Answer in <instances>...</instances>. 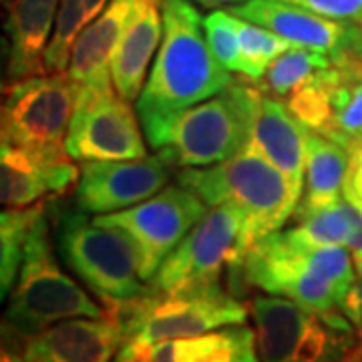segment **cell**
Listing matches in <instances>:
<instances>
[{"instance_id":"ffe728a7","label":"cell","mask_w":362,"mask_h":362,"mask_svg":"<svg viewBox=\"0 0 362 362\" xmlns=\"http://www.w3.org/2000/svg\"><path fill=\"white\" fill-rule=\"evenodd\" d=\"M151 362H259L256 330L244 324H230L206 334L156 344L125 342Z\"/></svg>"},{"instance_id":"e0dca14e","label":"cell","mask_w":362,"mask_h":362,"mask_svg":"<svg viewBox=\"0 0 362 362\" xmlns=\"http://www.w3.org/2000/svg\"><path fill=\"white\" fill-rule=\"evenodd\" d=\"M135 6L137 0H109L103 13L78 35L66 73L81 89H103L113 85L111 59Z\"/></svg>"},{"instance_id":"e575fe53","label":"cell","mask_w":362,"mask_h":362,"mask_svg":"<svg viewBox=\"0 0 362 362\" xmlns=\"http://www.w3.org/2000/svg\"><path fill=\"white\" fill-rule=\"evenodd\" d=\"M189 2H195L204 8H220V6H235V4H242L246 0H189Z\"/></svg>"},{"instance_id":"277c9868","label":"cell","mask_w":362,"mask_h":362,"mask_svg":"<svg viewBox=\"0 0 362 362\" xmlns=\"http://www.w3.org/2000/svg\"><path fill=\"white\" fill-rule=\"evenodd\" d=\"M256 90L258 87L232 83L207 101L145 131L147 143L175 168L218 165L250 145Z\"/></svg>"},{"instance_id":"ba28073f","label":"cell","mask_w":362,"mask_h":362,"mask_svg":"<svg viewBox=\"0 0 362 362\" xmlns=\"http://www.w3.org/2000/svg\"><path fill=\"white\" fill-rule=\"evenodd\" d=\"M78 85L69 73H40L11 83L2 103V139L26 149L42 168L73 157L66 135L77 107Z\"/></svg>"},{"instance_id":"7c38bea8","label":"cell","mask_w":362,"mask_h":362,"mask_svg":"<svg viewBox=\"0 0 362 362\" xmlns=\"http://www.w3.org/2000/svg\"><path fill=\"white\" fill-rule=\"evenodd\" d=\"M66 153L77 161H125L147 157L137 115L113 85L81 89L66 135Z\"/></svg>"},{"instance_id":"5b68a950","label":"cell","mask_w":362,"mask_h":362,"mask_svg":"<svg viewBox=\"0 0 362 362\" xmlns=\"http://www.w3.org/2000/svg\"><path fill=\"white\" fill-rule=\"evenodd\" d=\"M57 244L66 266L109 308L149 292L141 278V252L121 228L101 226L81 209H65L57 221Z\"/></svg>"},{"instance_id":"484cf974","label":"cell","mask_w":362,"mask_h":362,"mask_svg":"<svg viewBox=\"0 0 362 362\" xmlns=\"http://www.w3.org/2000/svg\"><path fill=\"white\" fill-rule=\"evenodd\" d=\"M45 211V204L8 209L0 216V292L6 298L18 278L21 264L25 259L26 242L35 221Z\"/></svg>"},{"instance_id":"83f0119b","label":"cell","mask_w":362,"mask_h":362,"mask_svg":"<svg viewBox=\"0 0 362 362\" xmlns=\"http://www.w3.org/2000/svg\"><path fill=\"white\" fill-rule=\"evenodd\" d=\"M235 16V14H233ZM240 47H242V75L252 81H262L268 66L288 49L296 47L284 37L272 33L264 26L247 23L235 16Z\"/></svg>"},{"instance_id":"4dcf8cb0","label":"cell","mask_w":362,"mask_h":362,"mask_svg":"<svg viewBox=\"0 0 362 362\" xmlns=\"http://www.w3.org/2000/svg\"><path fill=\"white\" fill-rule=\"evenodd\" d=\"M342 23H362V0H284Z\"/></svg>"},{"instance_id":"603a6c76","label":"cell","mask_w":362,"mask_h":362,"mask_svg":"<svg viewBox=\"0 0 362 362\" xmlns=\"http://www.w3.org/2000/svg\"><path fill=\"white\" fill-rule=\"evenodd\" d=\"M300 223L286 233L300 246H349L354 233L362 226V214L350 206L346 199H340L334 206L314 209V211H296Z\"/></svg>"},{"instance_id":"7a4b0ae2","label":"cell","mask_w":362,"mask_h":362,"mask_svg":"<svg viewBox=\"0 0 362 362\" xmlns=\"http://www.w3.org/2000/svg\"><path fill=\"white\" fill-rule=\"evenodd\" d=\"M177 183L209 207L230 204L244 216L238 252L228 266L232 274L242 268L247 250L259 238L278 232L300 206L284 175L252 145L218 165L181 169Z\"/></svg>"},{"instance_id":"30bf717a","label":"cell","mask_w":362,"mask_h":362,"mask_svg":"<svg viewBox=\"0 0 362 362\" xmlns=\"http://www.w3.org/2000/svg\"><path fill=\"white\" fill-rule=\"evenodd\" d=\"M244 216L230 204L209 207L181 244L159 266L149 288L177 294L220 286V274L235 258Z\"/></svg>"},{"instance_id":"f1b7e54d","label":"cell","mask_w":362,"mask_h":362,"mask_svg":"<svg viewBox=\"0 0 362 362\" xmlns=\"http://www.w3.org/2000/svg\"><path fill=\"white\" fill-rule=\"evenodd\" d=\"M207 47L216 61L230 73H242V47L238 23L230 11H214L204 18Z\"/></svg>"},{"instance_id":"7402d4cb","label":"cell","mask_w":362,"mask_h":362,"mask_svg":"<svg viewBox=\"0 0 362 362\" xmlns=\"http://www.w3.org/2000/svg\"><path fill=\"white\" fill-rule=\"evenodd\" d=\"M49 185L45 169L26 149L4 141L0 145V199L8 209L39 204L47 197Z\"/></svg>"},{"instance_id":"d6a6232c","label":"cell","mask_w":362,"mask_h":362,"mask_svg":"<svg viewBox=\"0 0 362 362\" xmlns=\"http://www.w3.org/2000/svg\"><path fill=\"white\" fill-rule=\"evenodd\" d=\"M340 312L349 318L352 328L362 340V282H354L340 304Z\"/></svg>"},{"instance_id":"4fadbf2b","label":"cell","mask_w":362,"mask_h":362,"mask_svg":"<svg viewBox=\"0 0 362 362\" xmlns=\"http://www.w3.org/2000/svg\"><path fill=\"white\" fill-rule=\"evenodd\" d=\"M163 157L125 161H85L75 187V206L85 214H113L159 194L169 181Z\"/></svg>"},{"instance_id":"2e32d148","label":"cell","mask_w":362,"mask_h":362,"mask_svg":"<svg viewBox=\"0 0 362 362\" xmlns=\"http://www.w3.org/2000/svg\"><path fill=\"white\" fill-rule=\"evenodd\" d=\"M230 13L268 28L296 47L314 49L328 57L346 42L354 28V23L332 21L284 0H246L230 6Z\"/></svg>"},{"instance_id":"836d02e7","label":"cell","mask_w":362,"mask_h":362,"mask_svg":"<svg viewBox=\"0 0 362 362\" xmlns=\"http://www.w3.org/2000/svg\"><path fill=\"white\" fill-rule=\"evenodd\" d=\"M113 362H151L145 354L137 352V350L129 349L127 344H123L121 350L117 352V356L113 358Z\"/></svg>"},{"instance_id":"8d00e7d4","label":"cell","mask_w":362,"mask_h":362,"mask_svg":"<svg viewBox=\"0 0 362 362\" xmlns=\"http://www.w3.org/2000/svg\"><path fill=\"white\" fill-rule=\"evenodd\" d=\"M352 259H354V268H356V274L362 276V254H352Z\"/></svg>"},{"instance_id":"52a82bcc","label":"cell","mask_w":362,"mask_h":362,"mask_svg":"<svg viewBox=\"0 0 362 362\" xmlns=\"http://www.w3.org/2000/svg\"><path fill=\"white\" fill-rule=\"evenodd\" d=\"M105 314L107 310L59 266L45 207L28 235L4 322L30 337L69 318H101Z\"/></svg>"},{"instance_id":"9a60e30c","label":"cell","mask_w":362,"mask_h":362,"mask_svg":"<svg viewBox=\"0 0 362 362\" xmlns=\"http://www.w3.org/2000/svg\"><path fill=\"white\" fill-rule=\"evenodd\" d=\"M308 135L310 131L294 117L288 103L258 87L252 111L250 145L284 175L298 199H302L306 181Z\"/></svg>"},{"instance_id":"4316f807","label":"cell","mask_w":362,"mask_h":362,"mask_svg":"<svg viewBox=\"0 0 362 362\" xmlns=\"http://www.w3.org/2000/svg\"><path fill=\"white\" fill-rule=\"evenodd\" d=\"M328 66H332V59L328 54L306 47H292L268 66L259 89L284 99Z\"/></svg>"},{"instance_id":"9c48e42d","label":"cell","mask_w":362,"mask_h":362,"mask_svg":"<svg viewBox=\"0 0 362 362\" xmlns=\"http://www.w3.org/2000/svg\"><path fill=\"white\" fill-rule=\"evenodd\" d=\"M246 304L223 292L220 286L177 294L149 292L133 302L109 308L127 332L125 342L156 344L163 340L192 338L230 324H246Z\"/></svg>"},{"instance_id":"cb8c5ba5","label":"cell","mask_w":362,"mask_h":362,"mask_svg":"<svg viewBox=\"0 0 362 362\" xmlns=\"http://www.w3.org/2000/svg\"><path fill=\"white\" fill-rule=\"evenodd\" d=\"M344 85L337 66L322 69L288 97V107L306 129L328 137L334 125V97Z\"/></svg>"},{"instance_id":"3957f363","label":"cell","mask_w":362,"mask_h":362,"mask_svg":"<svg viewBox=\"0 0 362 362\" xmlns=\"http://www.w3.org/2000/svg\"><path fill=\"white\" fill-rule=\"evenodd\" d=\"M354 266L344 246L308 247L286 232H272L247 250L235 274L259 290L294 300L314 312H340L354 284ZM233 276V274H232Z\"/></svg>"},{"instance_id":"5bb4252c","label":"cell","mask_w":362,"mask_h":362,"mask_svg":"<svg viewBox=\"0 0 362 362\" xmlns=\"http://www.w3.org/2000/svg\"><path fill=\"white\" fill-rule=\"evenodd\" d=\"M127 340L123 322L105 314L101 318H69L26 337V362H113Z\"/></svg>"},{"instance_id":"6da1fadb","label":"cell","mask_w":362,"mask_h":362,"mask_svg":"<svg viewBox=\"0 0 362 362\" xmlns=\"http://www.w3.org/2000/svg\"><path fill=\"white\" fill-rule=\"evenodd\" d=\"M163 37L137 99L143 133L171 115L207 101L233 81L207 47L204 18L189 0H161Z\"/></svg>"},{"instance_id":"d590c367","label":"cell","mask_w":362,"mask_h":362,"mask_svg":"<svg viewBox=\"0 0 362 362\" xmlns=\"http://www.w3.org/2000/svg\"><path fill=\"white\" fill-rule=\"evenodd\" d=\"M2 362H26L18 350L2 349Z\"/></svg>"},{"instance_id":"44dd1931","label":"cell","mask_w":362,"mask_h":362,"mask_svg":"<svg viewBox=\"0 0 362 362\" xmlns=\"http://www.w3.org/2000/svg\"><path fill=\"white\" fill-rule=\"evenodd\" d=\"M349 169V149L324 135L312 133L306 141V181L302 206L296 211H314L342 199Z\"/></svg>"},{"instance_id":"8fae6325","label":"cell","mask_w":362,"mask_h":362,"mask_svg":"<svg viewBox=\"0 0 362 362\" xmlns=\"http://www.w3.org/2000/svg\"><path fill=\"white\" fill-rule=\"evenodd\" d=\"M207 207L199 195L177 183L137 206L95 216L93 221L129 233L141 252V278L151 282L165 258L206 216Z\"/></svg>"},{"instance_id":"d6986e66","label":"cell","mask_w":362,"mask_h":362,"mask_svg":"<svg viewBox=\"0 0 362 362\" xmlns=\"http://www.w3.org/2000/svg\"><path fill=\"white\" fill-rule=\"evenodd\" d=\"M61 0H11L6 16L8 83L45 73L49 47Z\"/></svg>"},{"instance_id":"f546056e","label":"cell","mask_w":362,"mask_h":362,"mask_svg":"<svg viewBox=\"0 0 362 362\" xmlns=\"http://www.w3.org/2000/svg\"><path fill=\"white\" fill-rule=\"evenodd\" d=\"M328 139L349 149L362 141V81L340 87L334 97V125Z\"/></svg>"},{"instance_id":"ac0fdd59","label":"cell","mask_w":362,"mask_h":362,"mask_svg":"<svg viewBox=\"0 0 362 362\" xmlns=\"http://www.w3.org/2000/svg\"><path fill=\"white\" fill-rule=\"evenodd\" d=\"M163 37L161 2L137 0L135 13L111 59L113 87L125 101H137L145 87V75Z\"/></svg>"},{"instance_id":"8992f818","label":"cell","mask_w":362,"mask_h":362,"mask_svg":"<svg viewBox=\"0 0 362 362\" xmlns=\"http://www.w3.org/2000/svg\"><path fill=\"white\" fill-rule=\"evenodd\" d=\"M250 312L262 362H362L342 312H314L284 296H256Z\"/></svg>"},{"instance_id":"1f68e13d","label":"cell","mask_w":362,"mask_h":362,"mask_svg":"<svg viewBox=\"0 0 362 362\" xmlns=\"http://www.w3.org/2000/svg\"><path fill=\"white\" fill-rule=\"evenodd\" d=\"M342 197L362 214V141L352 143L349 147V169Z\"/></svg>"},{"instance_id":"d4e9b609","label":"cell","mask_w":362,"mask_h":362,"mask_svg":"<svg viewBox=\"0 0 362 362\" xmlns=\"http://www.w3.org/2000/svg\"><path fill=\"white\" fill-rule=\"evenodd\" d=\"M107 4L109 0H61L51 42L45 51V73H65L75 40Z\"/></svg>"}]
</instances>
